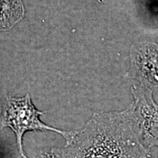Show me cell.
I'll use <instances>...</instances> for the list:
<instances>
[{
    "mask_svg": "<svg viewBox=\"0 0 158 158\" xmlns=\"http://www.w3.org/2000/svg\"><path fill=\"white\" fill-rule=\"evenodd\" d=\"M56 158H147L132 105L122 111L95 113L72 141L54 148Z\"/></svg>",
    "mask_w": 158,
    "mask_h": 158,
    "instance_id": "1",
    "label": "cell"
},
{
    "mask_svg": "<svg viewBox=\"0 0 158 158\" xmlns=\"http://www.w3.org/2000/svg\"><path fill=\"white\" fill-rule=\"evenodd\" d=\"M45 113L37 110L31 102L29 94L23 98H6L3 104L2 114L0 122L2 127H10L14 132L20 155L22 158H28L23 151V137L27 131L50 130L60 134L66 143H70L76 136V131H66L51 127L40 119V116Z\"/></svg>",
    "mask_w": 158,
    "mask_h": 158,
    "instance_id": "2",
    "label": "cell"
},
{
    "mask_svg": "<svg viewBox=\"0 0 158 158\" xmlns=\"http://www.w3.org/2000/svg\"><path fill=\"white\" fill-rule=\"evenodd\" d=\"M131 92L134 99L131 105L140 141L150 152L152 148H158V105L153 92L141 85L132 86Z\"/></svg>",
    "mask_w": 158,
    "mask_h": 158,
    "instance_id": "3",
    "label": "cell"
},
{
    "mask_svg": "<svg viewBox=\"0 0 158 158\" xmlns=\"http://www.w3.org/2000/svg\"><path fill=\"white\" fill-rule=\"evenodd\" d=\"M129 78H135L140 85L158 93V44L138 42L130 48Z\"/></svg>",
    "mask_w": 158,
    "mask_h": 158,
    "instance_id": "4",
    "label": "cell"
},
{
    "mask_svg": "<svg viewBox=\"0 0 158 158\" xmlns=\"http://www.w3.org/2000/svg\"><path fill=\"white\" fill-rule=\"evenodd\" d=\"M23 13L21 0H0V30L11 28Z\"/></svg>",
    "mask_w": 158,
    "mask_h": 158,
    "instance_id": "5",
    "label": "cell"
},
{
    "mask_svg": "<svg viewBox=\"0 0 158 158\" xmlns=\"http://www.w3.org/2000/svg\"><path fill=\"white\" fill-rule=\"evenodd\" d=\"M34 158H56L55 155L52 152H42L38 154L37 156H35Z\"/></svg>",
    "mask_w": 158,
    "mask_h": 158,
    "instance_id": "6",
    "label": "cell"
},
{
    "mask_svg": "<svg viewBox=\"0 0 158 158\" xmlns=\"http://www.w3.org/2000/svg\"><path fill=\"white\" fill-rule=\"evenodd\" d=\"M147 158H152V157H151V156H149V157H147Z\"/></svg>",
    "mask_w": 158,
    "mask_h": 158,
    "instance_id": "7",
    "label": "cell"
}]
</instances>
